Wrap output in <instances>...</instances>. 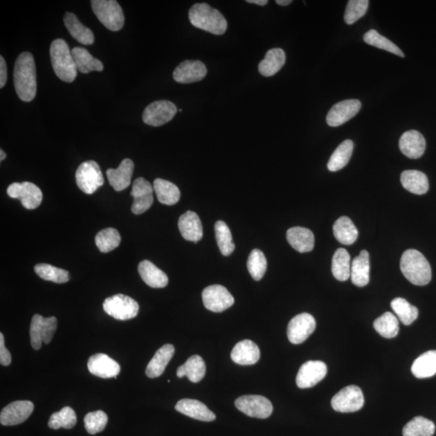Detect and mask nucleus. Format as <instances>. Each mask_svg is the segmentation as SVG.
Masks as SVG:
<instances>
[{"label":"nucleus","mask_w":436,"mask_h":436,"mask_svg":"<svg viewBox=\"0 0 436 436\" xmlns=\"http://www.w3.org/2000/svg\"><path fill=\"white\" fill-rule=\"evenodd\" d=\"M235 406L242 413L257 419L269 418L273 411L271 402L260 395L242 396L235 401Z\"/></svg>","instance_id":"10"},{"label":"nucleus","mask_w":436,"mask_h":436,"mask_svg":"<svg viewBox=\"0 0 436 436\" xmlns=\"http://www.w3.org/2000/svg\"><path fill=\"white\" fill-rule=\"evenodd\" d=\"M179 230L184 239L197 242L202 239L203 226L196 212L188 211L179 217Z\"/></svg>","instance_id":"22"},{"label":"nucleus","mask_w":436,"mask_h":436,"mask_svg":"<svg viewBox=\"0 0 436 436\" xmlns=\"http://www.w3.org/2000/svg\"><path fill=\"white\" fill-rule=\"evenodd\" d=\"M154 187L147 179L139 177L136 179L134 184L132 191H131V196L133 197L134 200L135 199H145L153 197Z\"/></svg>","instance_id":"50"},{"label":"nucleus","mask_w":436,"mask_h":436,"mask_svg":"<svg viewBox=\"0 0 436 436\" xmlns=\"http://www.w3.org/2000/svg\"><path fill=\"white\" fill-rule=\"evenodd\" d=\"M206 74V66L202 62L187 60L181 62L174 71L173 79L179 84H192L201 81Z\"/></svg>","instance_id":"18"},{"label":"nucleus","mask_w":436,"mask_h":436,"mask_svg":"<svg viewBox=\"0 0 436 436\" xmlns=\"http://www.w3.org/2000/svg\"><path fill=\"white\" fill-rule=\"evenodd\" d=\"M108 420V415L104 411L90 412L84 418L85 428L89 434L96 435L105 430Z\"/></svg>","instance_id":"49"},{"label":"nucleus","mask_w":436,"mask_h":436,"mask_svg":"<svg viewBox=\"0 0 436 436\" xmlns=\"http://www.w3.org/2000/svg\"><path fill=\"white\" fill-rule=\"evenodd\" d=\"M292 0H276L275 3L280 6H288L291 3H292Z\"/></svg>","instance_id":"54"},{"label":"nucleus","mask_w":436,"mask_h":436,"mask_svg":"<svg viewBox=\"0 0 436 436\" xmlns=\"http://www.w3.org/2000/svg\"><path fill=\"white\" fill-rule=\"evenodd\" d=\"M400 268L405 278L415 285L424 286L431 280L430 264L419 251H406L401 258Z\"/></svg>","instance_id":"3"},{"label":"nucleus","mask_w":436,"mask_h":436,"mask_svg":"<svg viewBox=\"0 0 436 436\" xmlns=\"http://www.w3.org/2000/svg\"><path fill=\"white\" fill-rule=\"evenodd\" d=\"M189 21L193 26L206 32L222 35L227 29L224 16L208 3H196L189 10Z\"/></svg>","instance_id":"2"},{"label":"nucleus","mask_w":436,"mask_h":436,"mask_svg":"<svg viewBox=\"0 0 436 436\" xmlns=\"http://www.w3.org/2000/svg\"><path fill=\"white\" fill-rule=\"evenodd\" d=\"M63 21H64L68 32L78 42L84 44L86 46H90L94 43L95 37L93 33L91 32L90 28L84 26L74 13L66 12Z\"/></svg>","instance_id":"29"},{"label":"nucleus","mask_w":436,"mask_h":436,"mask_svg":"<svg viewBox=\"0 0 436 436\" xmlns=\"http://www.w3.org/2000/svg\"><path fill=\"white\" fill-rule=\"evenodd\" d=\"M316 328V321L311 314H300L295 316L288 325L289 340L293 344L304 343L311 336Z\"/></svg>","instance_id":"14"},{"label":"nucleus","mask_w":436,"mask_h":436,"mask_svg":"<svg viewBox=\"0 0 436 436\" xmlns=\"http://www.w3.org/2000/svg\"><path fill=\"white\" fill-rule=\"evenodd\" d=\"M365 404V397L360 387L349 385L337 392L331 400L332 408L341 413L360 410Z\"/></svg>","instance_id":"9"},{"label":"nucleus","mask_w":436,"mask_h":436,"mask_svg":"<svg viewBox=\"0 0 436 436\" xmlns=\"http://www.w3.org/2000/svg\"><path fill=\"white\" fill-rule=\"evenodd\" d=\"M8 80V69L6 62L3 56L0 57V89L6 84Z\"/></svg>","instance_id":"52"},{"label":"nucleus","mask_w":436,"mask_h":436,"mask_svg":"<svg viewBox=\"0 0 436 436\" xmlns=\"http://www.w3.org/2000/svg\"><path fill=\"white\" fill-rule=\"evenodd\" d=\"M370 254L365 250L353 260L351 268V279L357 287H365L370 282Z\"/></svg>","instance_id":"28"},{"label":"nucleus","mask_w":436,"mask_h":436,"mask_svg":"<svg viewBox=\"0 0 436 436\" xmlns=\"http://www.w3.org/2000/svg\"><path fill=\"white\" fill-rule=\"evenodd\" d=\"M91 8L99 21L111 31L123 28L125 16L122 8L116 0H92Z\"/></svg>","instance_id":"5"},{"label":"nucleus","mask_w":436,"mask_h":436,"mask_svg":"<svg viewBox=\"0 0 436 436\" xmlns=\"http://www.w3.org/2000/svg\"><path fill=\"white\" fill-rule=\"evenodd\" d=\"M78 71L82 74H89L91 71H102L104 65L100 60H96L84 48L75 47L71 51Z\"/></svg>","instance_id":"35"},{"label":"nucleus","mask_w":436,"mask_h":436,"mask_svg":"<svg viewBox=\"0 0 436 436\" xmlns=\"http://www.w3.org/2000/svg\"><path fill=\"white\" fill-rule=\"evenodd\" d=\"M215 229L217 245L221 254L229 256L235 249L230 228L224 221H218L216 222Z\"/></svg>","instance_id":"46"},{"label":"nucleus","mask_w":436,"mask_h":436,"mask_svg":"<svg viewBox=\"0 0 436 436\" xmlns=\"http://www.w3.org/2000/svg\"><path fill=\"white\" fill-rule=\"evenodd\" d=\"M134 169V163L129 158H125L120 163L118 168L109 169L107 171V176H108L110 185L113 187L116 192H121L127 188L131 183Z\"/></svg>","instance_id":"20"},{"label":"nucleus","mask_w":436,"mask_h":436,"mask_svg":"<svg viewBox=\"0 0 436 436\" xmlns=\"http://www.w3.org/2000/svg\"><path fill=\"white\" fill-rule=\"evenodd\" d=\"M266 260L263 251L259 249H254L247 260V269L249 273L256 281L260 280L264 278L266 271Z\"/></svg>","instance_id":"47"},{"label":"nucleus","mask_w":436,"mask_h":436,"mask_svg":"<svg viewBox=\"0 0 436 436\" xmlns=\"http://www.w3.org/2000/svg\"><path fill=\"white\" fill-rule=\"evenodd\" d=\"M95 241L100 251L109 253L119 246L121 237L119 232L114 228H107L96 235Z\"/></svg>","instance_id":"43"},{"label":"nucleus","mask_w":436,"mask_h":436,"mask_svg":"<svg viewBox=\"0 0 436 436\" xmlns=\"http://www.w3.org/2000/svg\"><path fill=\"white\" fill-rule=\"evenodd\" d=\"M361 109V103L358 100H346L338 102L329 111L327 123L331 127H338L355 116Z\"/></svg>","instance_id":"17"},{"label":"nucleus","mask_w":436,"mask_h":436,"mask_svg":"<svg viewBox=\"0 0 436 436\" xmlns=\"http://www.w3.org/2000/svg\"><path fill=\"white\" fill-rule=\"evenodd\" d=\"M327 373L326 363L319 361H309L300 367L296 382L300 389H308L324 379Z\"/></svg>","instance_id":"15"},{"label":"nucleus","mask_w":436,"mask_h":436,"mask_svg":"<svg viewBox=\"0 0 436 436\" xmlns=\"http://www.w3.org/2000/svg\"><path fill=\"white\" fill-rule=\"evenodd\" d=\"M202 299L205 307L215 313H221L229 309L235 303V299L224 286L215 284L203 289Z\"/></svg>","instance_id":"12"},{"label":"nucleus","mask_w":436,"mask_h":436,"mask_svg":"<svg viewBox=\"0 0 436 436\" xmlns=\"http://www.w3.org/2000/svg\"><path fill=\"white\" fill-rule=\"evenodd\" d=\"M285 53L282 48H271L266 52L265 57L260 62L259 71L265 77L273 76L284 65Z\"/></svg>","instance_id":"31"},{"label":"nucleus","mask_w":436,"mask_h":436,"mask_svg":"<svg viewBox=\"0 0 436 436\" xmlns=\"http://www.w3.org/2000/svg\"><path fill=\"white\" fill-rule=\"evenodd\" d=\"M351 257L347 250L338 248L332 259L331 271L334 278L346 281L351 278Z\"/></svg>","instance_id":"37"},{"label":"nucleus","mask_w":436,"mask_h":436,"mask_svg":"<svg viewBox=\"0 0 436 436\" xmlns=\"http://www.w3.org/2000/svg\"><path fill=\"white\" fill-rule=\"evenodd\" d=\"M12 362L11 354L8 352L4 344L3 333H0V363L3 366H8Z\"/></svg>","instance_id":"51"},{"label":"nucleus","mask_w":436,"mask_h":436,"mask_svg":"<svg viewBox=\"0 0 436 436\" xmlns=\"http://www.w3.org/2000/svg\"><path fill=\"white\" fill-rule=\"evenodd\" d=\"M34 405L30 401H17L10 403L0 414V423L3 426H16L24 423L30 416Z\"/></svg>","instance_id":"16"},{"label":"nucleus","mask_w":436,"mask_h":436,"mask_svg":"<svg viewBox=\"0 0 436 436\" xmlns=\"http://www.w3.org/2000/svg\"><path fill=\"white\" fill-rule=\"evenodd\" d=\"M260 351L258 346L251 340L237 343L231 352L232 361L240 365H252L259 361Z\"/></svg>","instance_id":"24"},{"label":"nucleus","mask_w":436,"mask_h":436,"mask_svg":"<svg viewBox=\"0 0 436 436\" xmlns=\"http://www.w3.org/2000/svg\"><path fill=\"white\" fill-rule=\"evenodd\" d=\"M435 426L433 421L424 417H415L406 424L402 430L403 436H433L435 434Z\"/></svg>","instance_id":"40"},{"label":"nucleus","mask_w":436,"mask_h":436,"mask_svg":"<svg viewBox=\"0 0 436 436\" xmlns=\"http://www.w3.org/2000/svg\"><path fill=\"white\" fill-rule=\"evenodd\" d=\"M391 307L397 318L406 326L413 323L419 317L418 308L410 304L404 298H397L392 300Z\"/></svg>","instance_id":"41"},{"label":"nucleus","mask_w":436,"mask_h":436,"mask_svg":"<svg viewBox=\"0 0 436 436\" xmlns=\"http://www.w3.org/2000/svg\"><path fill=\"white\" fill-rule=\"evenodd\" d=\"M153 187L158 201L163 205H176L181 199V191L176 184L172 182L158 178L154 181Z\"/></svg>","instance_id":"34"},{"label":"nucleus","mask_w":436,"mask_h":436,"mask_svg":"<svg viewBox=\"0 0 436 436\" xmlns=\"http://www.w3.org/2000/svg\"><path fill=\"white\" fill-rule=\"evenodd\" d=\"M7 192L10 197L21 201L27 210H35L43 199L41 189L30 182L13 183L8 186Z\"/></svg>","instance_id":"11"},{"label":"nucleus","mask_w":436,"mask_h":436,"mask_svg":"<svg viewBox=\"0 0 436 436\" xmlns=\"http://www.w3.org/2000/svg\"><path fill=\"white\" fill-rule=\"evenodd\" d=\"M363 41H365L368 45L381 48L385 51L394 53V55L404 57V53L402 52L399 47H397L394 42H392L389 39L383 37L379 33L371 29V30L367 32L363 35Z\"/></svg>","instance_id":"44"},{"label":"nucleus","mask_w":436,"mask_h":436,"mask_svg":"<svg viewBox=\"0 0 436 436\" xmlns=\"http://www.w3.org/2000/svg\"><path fill=\"white\" fill-rule=\"evenodd\" d=\"M354 149L352 140H345L334 150L327 163V168L331 172H338L350 161Z\"/></svg>","instance_id":"38"},{"label":"nucleus","mask_w":436,"mask_h":436,"mask_svg":"<svg viewBox=\"0 0 436 436\" xmlns=\"http://www.w3.org/2000/svg\"><path fill=\"white\" fill-rule=\"evenodd\" d=\"M206 366L203 358L198 355L192 356L179 366L177 370V376L182 378L187 376L188 380L193 382H200L206 376Z\"/></svg>","instance_id":"32"},{"label":"nucleus","mask_w":436,"mask_h":436,"mask_svg":"<svg viewBox=\"0 0 436 436\" xmlns=\"http://www.w3.org/2000/svg\"><path fill=\"white\" fill-rule=\"evenodd\" d=\"M51 58L53 71L62 81H75L77 66L72 52L64 40L56 39L51 43Z\"/></svg>","instance_id":"4"},{"label":"nucleus","mask_w":436,"mask_h":436,"mask_svg":"<svg viewBox=\"0 0 436 436\" xmlns=\"http://www.w3.org/2000/svg\"><path fill=\"white\" fill-rule=\"evenodd\" d=\"M413 375L419 379H424L436 374V350L421 354L416 358L411 367Z\"/></svg>","instance_id":"33"},{"label":"nucleus","mask_w":436,"mask_h":436,"mask_svg":"<svg viewBox=\"0 0 436 436\" xmlns=\"http://www.w3.org/2000/svg\"><path fill=\"white\" fill-rule=\"evenodd\" d=\"M34 271L39 278L43 280L52 281L53 283L64 284L70 280V275L67 271L56 268L55 266L47 264H39L35 266Z\"/></svg>","instance_id":"42"},{"label":"nucleus","mask_w":436,"mask_h":436,"mask_svg":"<svg viewBox=\"0 0 436 436\" xmlns=\"http://www.w3.org/2000/svg\"><path fill=\"white\" fill-rule=\"evenodd\" d=\"M334 235L336 239L344 245H352L358 237V230L354 223L347 217H341L334 222L333 226Z\"/></svg>","instance_id":"36"},{"label":"nucleus","mask_w":436,"mask_h":436,"mask_svg":"<svg viewBox=\"0 0 436 436\" xmlns=\"http://www.w3.org/2000/svg\"><path fill=\"white\" fill-rule=\"evenodd\" d=\"M14 84L19 98L31 102L37 94L36 65L32 53L24 52L15 63Z\"/></svg>","instance_id":"1"},{"label":"nucleus","mask_w":436,"mask_h":436,"mask_svg":"<svg viewBox=\"0 0 436 436\" xmlns=\"http://www.w3.org/2000/svg\"><path fill=\"white\" fill-rule=\"evenodd\" d=\"M399 148L409 158H419L425 152L426 140L419 131L410 130L401 135Z\"/></svg>","instance_id":"21"},{"label":"nucleus","mask_w":436,"mask_h":436,"mask_svg":"<svg viewBox=\"0 0 436 436\" xmlns=\"http://www.w3.org/2000/svg\"><path fill=\"white\" fill-rule=\"evenodd\" d=\"M138 273L140 278L149 287L161 289L166 287L168 284L167 274L149 260L140 262L138 265Z\"/></svg>","instance_id":"25"},{"label":"nucleus","mask_w":436,"mask_h":436,"mask_svg":"<svg viewBox=\"0 0 436 436\" xmlns=\"http://www.w3.org/2000/svg\"><path fill=\"white\" fill-rule=\"evenodd\" d=\"M75 179L80 190L89 195L93 194L105 183L98 163L92 160L80 165L76 171Z\"/></svg>","instance_id":"7"},{"label":"nucleus","mask_w":436,"mask_h":436,"mask_svg":"<svg viewBox=\"0 0 436 436\" xmlns=\"http://www.w3.org/2000/svg\"><path fill=\"white\" fill-rule=\"evenodd\" d=\"M373 327L382 337L394 338L399 332V320L394 314L386 312L375 320Z\"/></svg>","instance_id":"39"},{"label":"nucleus","mask_w":436,"mask_h":436,"mask_svg":"<svg viewBox=\"0 0 436 436\" xmlns=\"http://www.w3.org/2000/svg\"><path fill=\"white\" fill-rule=\"evenodd\" d=\"M103 308L107 314L120 321L134 318L139 312V305L129 296L116 294L105 299Z\"/></svg>","instance_id":"6"},{"label":"nucleus","mask_w":436,"mask_h":436,"mask_svg":"<svg viewBox=\"0 0 436 436\" xmlns=\"http://www.w3.org/2000/svg\"><path fill=\"white\" fill-rule=\"evenodd\" d=\"M77 423V416L74 410L66 406L60 411L55 412L51 416L48 425L51 428L57 430L61 428L71 429Z\"/></svg>","instance_id":"45"},{"label":"nucleus","mask_w":436,"mask_h":436,"mask_svg":"<svg viewBox=\"0 0 436 436\" xmlns=\"http://www.w3.org/2000/svg\"><path fill=\"white\" fill-rule=\"evenodd\" d=\"M87 367L92 375L104 379L116 378L120 372L119 363L103 353L91 356L87 362Z\"/></svg>","instance_id":"19"},{"label":"nucleus","mask_w":436,"mask_h":436,"mask_svg":"<svg viewBox=\"0 0 436 436\" xmlns=\"http://www.w3.org/2000/svg\"><path fill=\"white\" fill-rule=\"evenodd\" d=\"M370 5L368 0H350L348 1L344 21L347 24L356 23L366 14Z\"/></svg>","instance_id":"48"},{"label":"nucleus","mask_w":436,"mask_h":436,"mask_svg":"<svg viewBox=\"0 0 436 436\" xmlns=\"http://www.w3.org/2000/svg\"><path fill=\"white\" fill-rule=\"evenodd\" d=\"M174 353L172 344H166L155 353L145 370V374L149 378H156L163 374L168 363L171 361Z\"/></svg>","instance_id":"27"},{"label":"nucleus","mask_w":436,"mask_h":436,"mask_svg":"<svg viewBox=\"0 0 436 436\" xmlns=\"http://www.w3.org/2000/svg\"><path fill=\"white\" fill-rule=\"evenodd\" d=\"M401 182L407 191L416 195H423L428 192L429 189L428 177L424 173L415 170H408L402 172Z\"/></svg>","instance_id":"30"},{"label":"nucleus","mask_w":436,"mask_h":436,"mask_svg":"<svg viewBox=\"0 0 436 436\" xmlns=\"http://www.w3.org/2000/svg\"><path fill=\"white\" fill-rule=\"evenodd\" d=\"M0 155H1V156H0V161L3 162V160H4L5 158H6V157H7V154H6V153H5V152H3V150L1 149H0Z\"/></svg>","instance_id":"55"},{"label":"nucleus","mask_w":436,"mask_h":436,"mask_svg":"<svg viewBox=\"0 0 436 436\" xmlns=\"http://www.w3.org/2000/svg\"><path fill=\"white\" fill-rule=\"evenodd\" d=\"M176 410L184 415L194 419L212 421L216 415L201 401L195 399H182L177 402Z\"/></svg>","instance_id":"23"},{"label":"nucleus","mask_w":436,"mask_h":436,"mask_svg":"<svg viewBox=\"0 0 436 436\" xmlns=\"http://www.w3.org/2000/svg\"><path fill=\"white\" fill-rule=\"evenodd\" d=\"M287 240L293 248L300 253L311 251L314 247V235L304 227H293L287 231Z\"/></svg>","instance_id":"26"},{"label":"nucleus","mask_w":436,"mask_h":436,"mask_svg":"<svg viewBox=\"0 0 436 436\" xmlns=\"http://www.w3.org/2000/svg\"><path fill=\"white\" fill-rule=\"evenodd\" d=\"M246 2L260 5V6H264V5L269 3L268 0H247Z\"/></svg>","instance_id":"53"},{"label":"nucleus","mask_w":436,"mask_h":436,"mask_svg":"<svg viewBox=\"0 0 436 436\" xmlns=\"http://www.w3.org/2000/svg\"><path fill=\"white\" fill-rule=\"evenodd\" d=\"M57 327L55 317L43 318L40 314H35L32 318L30 327L31 345L35 350H39L42 343L51 342Z\"/></svg>","instance_id":"8"},{"label":"nucleus","mask_w":436,"mask_h":436,"mask_svg":"<svg viewBox=\"0 0 436 436\" xmlns=\"http://www.w3.org/2000/svg\"><path fill=\"white\" fill-rule=\"evenodd\" d=\"M176 113V106L172 102L158 100L145 108L143 119L145 124L158 127L171 121Z\"/></svg>","instance_id":"13"}]
</instances>
